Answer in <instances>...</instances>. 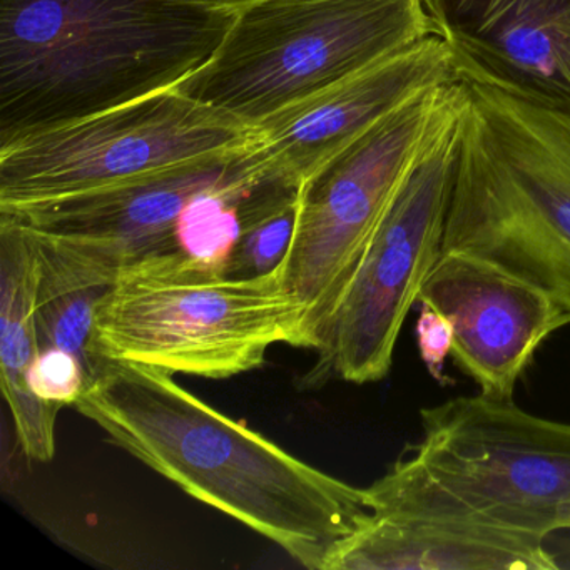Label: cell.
Listing matches in <instances>:
<instances>
[{"label": "cell", "instance_id": "cell-1", "mask_svg": "<svg viewBox=\"0 0 570 570\" xmlns=\"http://www.w3.org/2000/svg\"><path fill=\"white\" fill-rule=\"evenodd\" d=\"M75 406L139 462L306 569L323 570L372 515L365 489L303 462L163 370L102 360Z\"/></svg>", "mask_w": 570, "mask_h": 570}, {"label": "cell", "instance_id": "cell-2", "mask_svg": "<svg viewBox=\"0 0 570 570\" xmlns=\"http://www.w3.org/2000/svg\"><path fill=\"white\" fill-rule=\"evenodd\" d=\"M235 16L199 0H0V149L178 88Z\"/></svg>", "mask_w": 570, "mask_h": 570}, {"label": "cell", "instance_id": "cell-3", "mask_svg": "<svg viewBox=\"0 0 570 570\" xmlns=\"http://www.w3.org/2000/svg\"><path fill=\"white\" fill-rule=\"evenodd\" d=\"M460 82L442 253L499 266L570 320V112Z\"/></svg>", "mask_w": 570, "mask_h": 570}, {"label": "cell", "instance_id": "cell-4", "mask_svg": "<svg viewBox=\"0 0 570 570\" xmlns=\"http://www.w3.org/2000/svg\"><path fill=\"white\" fill-rule=\"evenodd\" d=\"M276 345L308 348L306 306L288 288L285 262L266 275L232 276L166 252L119 268L96 312L92 353L225 380L262 368Z\"/></svg>", "mask_w": 570, "mask_h": 570}, {"label": "cell", "instance_id": "cell-5", "mask_svg": "<svg viewBox=\"0 0 570 570\" xmlns=\"http://www.w3.org/2000/svg\"><path fill=\"white\" fill-rule=\"evenodd\" d=\"M429 36L423 0H259L178 89L255 129Z\"/></svg>", "mask_w": 570, "mask_h": 570}, {"label": "cell", "instance_id": "cell-6", "mask_svg": "<svg viewBox=\"0 0 570 570\" xmlns=\"http://www.w3.org/2000/svg\"><path fill=\"white\" fill-rule=\"evenodd\" d=\"M462 98L459 81L336 302L309 382L366 385L392 370L403 323L442 256Z\"/></svg>", "mask_w": 570, "mask_h": 570}, {"label": "cell", "instance_id": "cell-7", "mask_svg": "<svg viewBox=\"0 0 570 570\" xmlns=\"http://www.w3.org/2000/svg\"><path fill=\"white\" fill-rule=\"evenodd\" d=\"M420 425L406 450L480 520L542 540L570 530V423L479 393L420 410Z\"/></svg>", "mask_w": 570, "mask_h": 570}, {"label": "cell", "instance_id": "cell-8", "mask_svg": "<svg viewBox=\"0 0 570 570\" xmlns=\"http://www.w3.org/2000/svg\"><path fill=\"white\" fill-rule=\"evenodd\" d=\"M253 129L178 88L0 149V213L111 188L245 145Z\"/></svg>", "mask_w": 570, "mask_h": 570}, {"label": "cell", "instance_id": "cell-9", "mask_svg": "<svg viewBox=\"0 0 570 570\" xmlns=\"http://www.w3.org/2000/svg\"><path fill=\"white\" fill-rule=\"evenodd\" d=\"M456 85L416 96L302 183L285 272L306 306V350L322 345L343 288Z\"/></svg>", "mask_w": 570, "mask_h": 570}, {"label": "cell", "instance_id": "cell-10", "mask_svg": "<svg viewBox=\"0 0 570 570\" xmlns=\"http://www.w3.org/2000/svg\"><path fill=\"white\" fill-rule=\"evenodd\" d=\"M370 519L323 570H553L546 540L480 522L403 452L366 487Z\"/></svg>", "mask_w": 570, "mask_h": 570}, {"label": "cell", "instance_id": "cell-11", "mask_svg": "<svg viewBox=\"0 0 570 570\" xmlns=\"http://www.w3.org/2000/svg\"><path fill=\"white\" fill-rule=\"evenodd\" d=\"M419 303L452 323L453 362L475 380L482 395L499 400H513L537 348L570 325L546 292L460 252L442 253Z\"/></svg>", "mask_w": 570, "mask_h": 570}, {"label": "cell", "instance_id": "cell-12", "mask_svg": "<svg viewBox=\"0 0 570 570\" xmlns=\"http://www.w3.org/2000/svg\"><path fill=\"white\" fill-rule=\"evenodd\" d=\"M460 81L570 112V0H423Z\"/></svg>", "mask_w": 570, "mask_h": 570}, {"label": "cell", "instance_id": "cell-13", "mask_svg": "<svg viewBox=\"0 0 570 570\" xmlns=\"http://www.w3.org/2000/svg\"><path fill=\"white\" fill-rule=\"evenodd\" d=\"M459 81L449 49L432 35L276 112L253 129V142L303 183L416 96Z\"/></svg>", "mask_w": 570, "mask_h": 570}, {"label": "cell", "instance_id": "cell-14", "mask_svg": "<svg viewBox=\"0 0 570 570\" xmlns=\"http://www.w3.org/2000/svg\"><path fill=\"white\" fill-rule=\"evenodd\" d=\"M252 155V139L111 188L14 213L24 225L106 246L129 259L176 252L175 235L196 196L228 178Z\"/></svg>", "mask_w": 570, "mask_h": 570}, {"label": "cell", "instance_id": "cell-15", "mask_svg": "<svg viewBox=\"0 0 570 570\" xmlns=\"http://www.w3.org/2000/svg\"><path fill=\"white\" fill-rule=\"evenodd\" d=\"M38 259L31 233L14 216L0 215V372L22 452L36 462L56 455L58 403L32 393L28 373L41 353L36 322Z\"/></svg>", "mask_w": 570, "mask_h": 570}, {"label": "cell", "instance_id": "cell-16", "mask_svg": "<svg viewBox=\"0 0 570 570\" xmlns=\"http://www.w3.org/2000/svg\"><path fill=\"white\" fill-rule=\"evenodd\" d=\"M28 229L38 259L36 322L41 350L62 348L78 356L91 382L101 363L92 353L96 312L122 262L98 243Z\"/></svg>", "mask_w": 570, "mask_h": 570}, {"label": "cell", "instance_id": "cell-17", "mask_svg": "<svg viewBox=\"0 0 570 570\" xmlns=\"http://www.w3.org/2000/svg\"><path fill=\"white\" fill-rule=\"evenodd\" d=\"M299 189L275 196L249 213L226 266L228 275H266L285 262L298 225Z\"/></svg>", "mask_w": 570, "mask_h": 570}, {"label": "cell", "instance_id": "cell-18", "mask_svg": "<svg viewBox=\"0 0 570 570\" xmlns=\"http://www.w3.org/2000/svg\"><path fill=\"white\" fill-rule=\"evenodd\" d=\"M32 393L46 402L76 405L89 385L88 372L78 356L62 348L41 350L28 373Z\"/></svg>", "mask_w": 570, "mask_h": 570}, {"label": "cell", "instance_id": "cell-19", "mask_svg": "<svg viewBox=\"0 0 570 570\" xmlns=\"http://www.w3.org/2000/svg\"><path fill=\"white\" fill-rule=\"evenodd\" d=\"M415 333L420 358L425 363L432 379H435L440 385H445L449 376L443 373V365L446 356L452 353V323L436 309L422 305Z\"/></svg>", "mask_w": 570, "mask_h": 570}, {"label": "cell", "instance_id": "cell-20", "mask_svg": "<svg viewBox=\"0 0 570 570\" xmlns=\"http://www.w3.org/2000/svg\"><path fill=\"white\" fill-rule=\"evenodd\" d=\"M199 2L213 9H219V11L238 12L239 9L255 4V2H259V0H199Z\"/></svg>", "mask_w": 570, "mask_h": 570}]
</instances>
